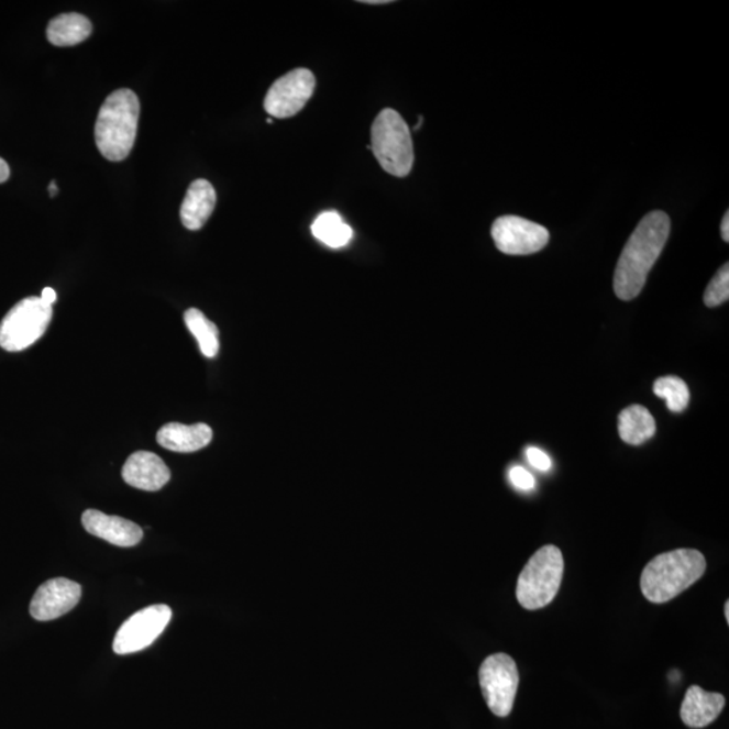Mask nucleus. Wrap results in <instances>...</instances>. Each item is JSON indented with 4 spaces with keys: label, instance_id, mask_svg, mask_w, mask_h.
Segmentation results:
<instances>
[{
    "label": "nucleus",
    "instance_id": "nucleus-1",
    "mask_svg": "<svg viewBox=\"0 0 729 729\" xmlns=\"http://www.w3.org/2000/svg\"><path fill=\"white\" fill-rule=\"evenodd\" d=\"M669 235L670 218L666 212H650L638 224L616 265L614 289L620 300L636 299L642 292Z\"/></svg>",
    "mask_w": 729,
    "mask_h": 729
},
{
    "label": "nucleus",
    "instance_id": "nucleus-2",
    "mask_svg": "<svg viewBox=\"0 0 729 729\" xmlns=\"http://www.w3.org/2000/svg\"><path fill=\"white\" fill-rule=\"evenodd\" d=\"M705 556L695 549H677L655 556L644 567L640 589L650 603L663 604L689 589L704 576Z\"/></svg>",
    "mask_w": 729,
    "mask_h": 729
},
{
    "label": "nucleus",
    "instance_id": "nucleus-3",
    "mask_svg": "<svg viewBox=\"0 0 729 729\" xmlns=\"http://www.w3.org/2000/svg\"><path fill=\"white\" fill-rule=\"evenodd\" d=\"M140 111L132 90H118L106 99L95 124V141L103 157L114 163L129 157L137 137Z\"/></svg>",
    "mask_w": 729,
    "mask_h": 729
},
{
    "label": "nucleus",
    "instance_id": "nucleus-4",
    "mask_svg": "<svg viewBox=\"0 0 729 729\" xmlns=\"http://www.w3.org/2000/svg\"><path fill=\"white\" fill-rule=\"evenodd\" d=\"M371 150L382 168L396 177H406L413 167L411 130L399 112L385 109L372 124Z\"/></svg>",
    "mask_w": 729,
    "mask_h": 729
},
{
    "label": "nucleus",
    "instance_id": "nucleus-5",
    "mask_svg": "<svg viewBox=\"0 0 729 729\" xmlns=\"http://www.w3.org/2000/svg\"><path fill=\"white\" fill-rule=\"evenodd\" d=\"M563 555L553 544L539 549L518 578L517 598L530 610L544 608L554 600L563 577Z\"/></svg>",
    "mask_w": 729,
    "mask_h": 729
},
{
    "label": "nucleus",
    "instance_id": "nucleus-6",
    "mask_svg": "<svg viewBox=\"0 0 729 729\" xmlns=\"http://www.w3.org/2000/svg\"><path fill=\"white\" fill-rule=\"evenodd\" d=\"M53 317V308L37 296L26 298L11 308L0 323V347L21 352L45 334Z\"/></svg>",
    "mask_w": 729,
    "mask_h": 729
},
{
    "label": "nucleus",
    "instance_id": "nucleus-7",
    "mask_svg": "<svg viewBox=\"0 0 729 729\" xmlns=\"http://www.w3.org/2000/svg\"><path fill=\"white\" fill-rule=\"evenodd\" d=\"M479 686L491 714L507 717L512 713L519 686L517 662L507 654H494L479 667Z\"/></svg>",
    "mask_w": 729,
    "mask_h": 729
},
{
    "label": "nucleus",
    "instance_id": "nucleus-8",
    "mask_svg": "<svg viewBox=\"0 0 729 729\" xmlns=\"http://www.w3.org/2000/svg\"><path fill=\"white\" fill-rule=\"evenodd\" d=\"M170 619L172 609L164 604L140 610L118 630L112 649L118 655H128L150 648L162 636Z\"/></svg>",
    "mask_w": 729,
    "mask_h": 729
},
{
    "label": "nucleus",
    "instance_id": "nucleus-9",
    "mask_svg": "<svg viewBox=\"0 0 729 729\" xmlns=\"http://www.w3.org/2000/svg\"><path fill=\"white\" fill-rule=\"evenodd\" d=\"M316 86V76L310 69L290 70L269 88L264 100V109L278 120L299 114L311 99Z\"/></svg>",
    "mask_w": 729,
    "mask_h": 729
},
{
    "label": "nucleus",
    "instance_id": "nucleus-10",
    "mask_svg": "<svg viewBox=\"0 0 729 729\" xmlns=\"http://www.w3.org/2000/svg\"><path fill=\"white\" fill-rule=\"evenodd\" d=\"M491 239L496 247L508 256H529L546 247L550 234L546 228L529 219L507 216L496 219Z\"/></svg>",
    "mask_w": 729,
    "mask_h": 729
},
{
    "label": "nucleus",
    "instance_id": "nucleus-11",
    "mask_svg": "<svg viewBox=\"0 0 729 729\" xmlns=\"http://www.w3.org/2000/svg\"><path fill=\"white\" fill-rule=\"evenodd\" d=\"M81 598V586L67 578H53L40 586L31 604L35 620L49 621L70 612Z\"/></svg>",
    "mask_w": 729,
    "mask_h": 729
},
{
    "label": "nucleus",
    "instance_id": "nucleus-12",
    "mask_svg": "<svg viewBox=\"0 0 729 729\" xmlns=\"http://www.w3.org/2000/svg\"><path fill=\"white\" fill-rule=\"evenodd\" d=\"M81 523L91 535L103 539L118 548H134L144 538L139 524L120 517H110L97 509H87L81 517Z\"/></svg>",
    "mask_w": 729,
    "mask_h": 729
},
{
    "label": "nucleus",
    "instance_id": "nucleus-13",
    "mask_svg": "<svg viewBox=\"0 0 729 729\" xmlns=\"http://www.w3.org/2000/svg\"><path fill=\"white\" fill-rule=\"evenodd\" d=\"M122 477L133 488L157 491L169 483L170 471L157 454L137 452L129 456Z\"/></svg>",
    "mask_w": 729,
    "mask_h": 729
},
{
    "label": "nucleus",
    "instance_id": "nucleus-14",
    "mask_svg": "<svg viewBox=\"0 0 729 729\" xmlns=\"http://www.w3.org/2000/svg\"><path fill=\"white\" fill-rule=\"evenodd\" d=\"M726 707V698L720 693H709L697 685L687 689L681 719L687 727L704 728L714 722Z\"/></svg>",
    "mask_w": 729,
    "mask_h": 729
},
{
    "label": "nucleus",
    "instance_id": "nucleus-15",
    "mask_svg": "<svg viewBox=\"0 0 729 729\" xmlns=\"http://www.w3.org/2000/svg\"><path fill=\"white\" fill-rule=\"evenodd\" d=\"M217 205V192L205 179L195 180L184 198L180 218L184 228L197 231L205 227Z\"/></svg>",
    "mask_w": 729,
    "mask_h": 729
},
{
    "label": "nucleus",
    "instance_id": "nucleus-16",
    "mask_svg": "<svg viewBox=\"0 0 729 729\" xmlns=\"http://www.w3.org/2000/svg\"><path fill=\"white\" fill-rule=\"evenodd\" d=\"M212 441V430L205 423L186 426L168 423L157 432L159 446L176 453H194L209 446Z\"/></svg>",
    "mask_w": 729,
    "mask_h": 729
},
{
    "label": "nucleus",
    "instance_id": "nucleus-17",
    "mask_svg": "<svg viewBox=\"0 0 729 729\" xmlns=\"http://www.w3.org/2000/svg\"><path fill=\"white\" fill-rule=\"evenodd\" d=\"M92 23L87 16L76 13L62 14L47 25V40L55 46H75L90 37Z\"/></svg>",
    "mask_w": 729,
    "mask_h": 729
},
{
    "label": "nucleus",
    "instance_id": "nucleus-18",
    "mask_svg": "<svg viewBox=\"0 0 729 729\" xmlns=\"http://www.w3.org/2000/svg\"><path fill=\"white\" fill-rule=\"evenodd\" d=\"M656 431L655 420L648 408L633 405L619 415V435L628 444H642L651 440Z\"/></svg>",
    "mask_w": 729,
    "mask_h": 729
},
{
    "label": "nucleus",
    "instance_id": "nucleus-19",
    "mask_svg": "<svg viewBox=\"0 0 729 729\" xmlns=\"http://www.w3.org/2000/svg\"><path fill=\"white\" fill-rule=\"evenodd\" d=\"M311 231L317 240L333 248L346 246L353 239V229L336 211L320 213L312 223Z\"/></svg>",
    "mask_w": 729,
    "mask_h": 729
},
{
    "label": "nucleus",
    "instance_id": "nucleus-20",
    "mask_svg": "<svg viewBox=\"0 0 729 729\" xmlns=\"http://www.w3.org/2000/svg\"><path fill=\"white\" fill-rule=\"evenodd\" d=\"M189 333H191L199 343L200 352L207 358L217 357L219 352V331L211 320L207 319L203 312L198 308H189L184 313Z\"/></svg>",
    "mask_w": 729,
    "mask_h": 729
},
{
    "label": "nucleus",
    "instance_id": "nucleus-21",
    "mask_svg": "<svg viewBox=\"0 0 729 729\" xmlns=\"http://www.w3.org/2000/svg\"><path fill=\"white\" fill-rule=\"evenodd\" d=\"M654 394L665 399L672 412H683L689 406L691 390L683 378L665 376L654 383Z\"/></svg>",
    "mask_w": 729,
    "mask_h": 729
},
{
    "label": "nucleus",
    "instance_id": "nucleus-22",
    "mask_svg": "<svg viewBox=\"0 0 729 729\" xmlns=\"http://www.w3.org/2000/svg\"><path fill=\"white\" fill-rule=\"evenodd\" d=\"M729 298V266L725 264L719 272L710 280L707 290L704 294L705 305L708 307H717Z\"/></svg>",
    "mask_w": 729,
    "mask_h": 729
},
{
    "label": "nucleus",
    "instance_id": "nucleus-23",
    "mask_svg": "<svg viewBox=\"0 0 729 729\" xmlns=\"http://www.w3.org/2000/svg\"><path fill=\"white\" fill-rule=\"evenodd\" d=\"M509 479L513 486H517L520 490H531L535 486V478L529 471H526L523 466H513L509 471Z\"/></svg>",
    "mask_w": 729,
    "mask_h": 729
},
{
    "label": "nucleus",
    "instance_id": "nucleus-24",
    "mask_svg": "<svg viewBox=\"0 0 729 729\" xmlns=\"http://www.w3.org/2000/svg\"><path fill=\"white\" fill-rule=\"evenodd\" d=\"M527 460H529L530 464L535 467V470L541 471V472H549L551 470V460L550 456L542 452L541 449L537 448H529L527 449Z\"/></svg>",
    "mask_w": 729,
    "mask_h": 729
},
{
    "label": "nucleus",
    "instance_id": "nucleus-25",
    "mask_svg": "<svg viewBox=\"0 0 729 729\" xmlns=\"http://www.w3.org/2000/svg\"><path fill=\"white\" fill-rule=\"evenodd\" d=\"M41 299H43L45 303L52 306L57 300L56 290L49 287L45 288L43 295H41Z\"/></svg>",
    "mask_w": 729,
    "mask_h": 729
},
{
    "label": "nucleus",
    "instance_id": "nucleus-26",
    "mask_svg": "<svg viewBox=\"0 0 729 729\" xmlns=\"http://www.w3.org/2000/svg\"><path fill=\"white\" fill-rule=\"evenodd\" d=\"M10 177V168L8 163L4 162L2 157H0V183L8 181Z\"/></svg>",
    "mask_w": 729,
    "mask_h": 729
},
{
    "label": "nucleus",
    "instance_id": "nucleus-27",
    "mask_svg": "<svg viewBox=\"0 0 729 729\" xmlns=\"http://www.w3.org/2000/svg\"><path fill=\"white\" fill-rule=\"evenodd\" d=\"M721 239L729 242V212H726L721 222Z\"/></svg>",
    "mask_w": 729,
    "mask_h": 729
},
{
    "label": "nucleus",
    "instance_id": "nucleus-28",
    "mask_svg": "<svg viewBox=\"0 0 729 729\" xmlns=\"http://www.w3.org/2000/svg\"><path fill=\"white\" fill-rule=\"evenodd\" d=\"M49 194H51V197H56V195L58 194V188H57V186H56V181H55V180H53V181L51 183V186H49Z\"/></svg>",
    "mask_w": 729,
    "mask_h": 729
},
{
    "label": "nucleus",
    "instance_id": "nucleus-29",
    "mask_svg": "<svg viewBox=\"0 0 729 729\" xmlns=\"http://www.w3.org/2000/svg\"><path fill=\"white\" fill-rule=\"evenodd\" d=\"M363 3L366 4H387L390 3L389 0H364Z\"/></svg>",
    "mask_w": 729,
    "mask_h": 729
},
{
    "label": "nucleus",
    "instance_id": "nucleus-30",
    "mask_svg": "<svg viewBox=\"0 0 729 729\" xmlns=\"http://www.w3.org/2000/svg\"><path fill=\"white\" fill-rule=\"evenodd\" d=\"M725 612H726V620H727V623H729V603H728V601L726 603V609H725Z\"/></svg>",
    "mask_w": 729,
    "mask_h": 729
}]
</instances>
